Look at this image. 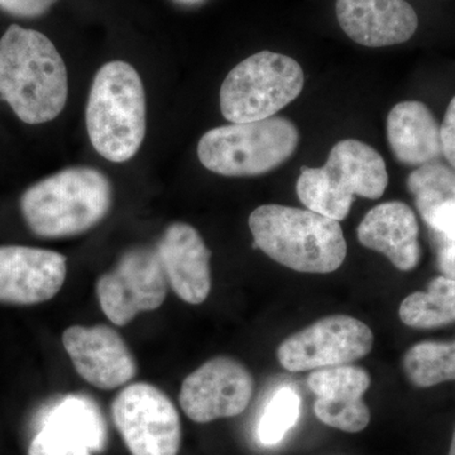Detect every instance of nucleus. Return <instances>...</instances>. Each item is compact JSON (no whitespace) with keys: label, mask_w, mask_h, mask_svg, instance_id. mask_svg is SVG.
<instances>
[{"label":"nucleus","mask_w":455,"mask_h":455,"mask_svg":"<svg viewBox=\"0 0 455 455\" xmlns=\"http://www.w3.org/2000/svg\"><path fill=\"white\" fill-rule=\"evenodd\" d=\"M113 421L132 455H178L181 421L178 409L151 383L127 386L114 398Z\"/></svg>","instance_id":"obj_8"},{"label":"nucleus","mask_w":455,"mask_h":455,"mask_svg":"<svg viewBox=\"0 0 455 455\" xmlns=\"http://www.w3.org/2000/svg\"><path fill=\"white\" fill-rule=\"evenodd\" d=\"M0 95L27 124H42L61 114L68 101V70L50 38L9 27L0 40Z\"/></svg>","instance_id":"obj_1"},{"label":"nucleus","mask_w":455,"mask_h":455,"mask_svg":"<svg viewBox=\"0 0 455 455\" xmlns=\"http://www.w3.org/2000/svg\"><path fill=\"white\" fill-rule=\"evenodd\" d=\"M335 13L350 40L372 49L403 44L419 26L415 9L405 0H337Z\"/></svg>","instance_id":"obj_15"},{"label":"nucleus","mask_w":455,"mask_h":455,"mask_svg":"<svg viewBox=\"0 0 455 455\" xmlns=\"http://www.w3.org/2000/svg\"><path fill=\"white\" fill-rule=\"evenodd\" d=\"M304 84L296 60L260 51L239 62L221 84V114L230 123L271 118L301 94Z\"/></svg>","instance_id":"obj_7"},{"label":"nucleus","mask_w":455,"mask_h":455,"mask_svg":"<svg viewBox=\"0 0 455 455\" xmlns=\"http://www.w3.org/2000/svg\"><path fill=\"white\" fill-rule=\"evenodd\" d=\"M254 391L252 373L230 357L209 359L184 379L180 405L190 420L199 424L235 418L250 405Z\"/></svg>","instance_id":"obj_11"},{"label":"nucleus","mask_w":455,"mask_h":455,"mask_svg":"<svg viewBox=\"0 0 455 455\" xmlns=\"http://www.w3.org/2000/svg\"><path fill=\"white\" fill-rule=\"evenodd\" d=\"M448 455H455V430L453 434V439H451V449H449Z\"/></svg>","instance_id":"obj_28"},{"label":"nucleus","mask_w":455,"mask_h":455,"mask_svg":"<svg viewBox=\"0 0 455 455\" xmlns=\"http://www.w3.org/2000/svg\"><path fill=\"white\" fill-rule=\"evenodd\" d=\"M90 142L108 161L127 163L146 136V94L136 68L110 61L99 68L86 106Z\"/></svg>","instance_id":"obj_4"},{"label":"nucleus","mask_w":455,"mask_h":455,"mask_svg":"<svg viewBox=\"0 0 455 455\" xmlns=\"http://www.w3.org/2000/svg\"><path fill=\"white\" fill-rule=\"evenodd\" d=\"M372 348L370 326L353 316L331 315L284 339L277 358L284 370L304 372L353 363Z\"/></svg>","instance_id":"obj_9"},{"label":"nucleus","mask_w":455,"mask_h":455,"mask_svg":"<svg viewBox=\"0 0 455 455\" xmlns=\"http://www.w3.org/2000/svg\"><path fill=\"white\" fill-rule=\"evenodd\" d=\"M113 188L101 171L68 167L32 185L20 199L27 226L41 238L83 235L109 214Z\"/></svg>","instance_id":"obj_3"},{"label":"nucleus","mask_w":455,"mask_h":455,"mask_svg":"<svg viewBox=\"0 0 455 455\" xmlns=\"http://www.w3.org/2000/svg\"><path fill=\"white\" fill-rule=\"evenodd\" d=\"M438 267L443 276L455 281V243H449L440 250Z\"/></svg>","instance_id":"obj_27"},{"label":"nucleus","mask_w":455,"mask_h":455,"mask_svg":"<svg viewBox=\"0 0 455 455\" xmlns=\"http://www.w3.org/2000/svg\"><path fill=\"white\" fill-rule=\"evenodd\" d=\"M386 130L392 154L400 164L420 167L443 155L439 123L421 101L396 104L388 114Z\"/></svg>","instance_id":"obj_17"},{"label":"nucleus","mask_w":455,"mask_h":455,"mask_svg":"<svg viewBox=\"0 0 455 455\" xmlns=\"http://www.w3.org/2000/svg\"><path fill=\"white\" fill-rule=\"evenodd\" d=\"M167 290L169 283L156 247L127 251L97 283L101 310L118 326L130 324L140 313L158 309L166 300Z\"/></svg>","instance_id":"obj_10"},{"label":"nucleus","mask_w":455,"mask_h":455,"mask_svg":"<svg viewBox=\"0 0 455 455\" xmlns=\"http://www.w3.org/2000/svg\"><path fill=\"white\" fill-rule=\"evenodd\" d=\"M300 414V397L292 388L278 390L269 401L259 421V436L265 445L280 443L298 421Z\"/></svg>","instance_id":"obj_23"},{"label":"nucleus","mask_w":455,"mask_h":455,"mask_svg":"<svg viewBox=\"0 0 455 455\" xmlns=\"http://www.w3.org/2000/svg\"><path fill=\"white\" fill-rule=\"evenodd\" d=\"M440 143L443 156L451 169L455 170V97L449 103L444 119L440 125Z\"/></svg>","instance_id":"obj_26"},{"label":"nucleus","mask_w":455,"mask_h":455,"mask_svg":"<svg viewBox=\"0 0 455 455\" xmlns=\"http://www.w3.org/2000/svg\"><path fill=\"white\" fill-rule=\"evenodd\" d=\"M407 379L419 388L455 381V340L421 341L403 355Z\"/></svg>","instance_id":"obj_22"},{"label":"nucleus","mask_w":455,"mask_h":455,"mask_svg":"<svg viewBox=\"0 0 455 455\" xmlns=\"http://www.w3.org/2000/svg\"><path fill=\"white\" fill-rule=\"evenodd\" d=\"M156 250L173 292L188 304H203L212 289V253L196 228L171 224Z\"/></svg>","instance_id":"obj_14"},{"label":"nucleus","mask_w":455,"mask_h":455,"mask_svg":"<svg viewBox=\"0 0 455 455\" xmlns=\"http://www.w3.org/2000/svg\"><path fill=\"white\" fill-rule=\"evenodd\" d=\"M68 259L64 254L25 245L0 247V302L42 304L64 286Z\"/></svg>","instance_id":"obj_13"},{"label":"nucleus","mask_w":455,"mask_h":455,"mask_svg":"<svg viewBox=\"0 0 455 455\" xmlns=\"http://www.w3.org/2000/svg\"><path fill=\"white\" fill-rule=\"evenodd\" d=\"M298 127L283 116L230 123L206 132L197 145L203 166L227 178H253L276 170L295 154Z\"/></svg>","instance_id":"obj_6"},{"label":"nucleus","mask_w":455,"mask_h":455,"mask_svg":"<svg viewBox=\"0 0 455 455\" xmlns=\"http://www.w3.org/2000/svg\"><path fill=\"white\" fill-rule=\"evenodd\" d=\"M387 185L382 156L361 140H343L331 148L324 166L302 167L296 193L309 211L341 221L355 196L377 200Z\"/></svg>","instance_id":"obj_5"},{"label":"nucleus","mask_w":455,"mask_h":455,"mask_svg":"<svg viewBox=\"0 0 455 455\" xmlns=\"http://www.w3.org/2000/svg\"><path fill=\"white\" fill-rule=\"evenodd\" d=\"M28 455H92V451L41 429L29 445Z\"/></svg>","instance_id":"obj_24"},{"label":"nucleus","mask_w":455,"mask_h":455,"mask_svg":"<svg viewBox=\"0 0 455 455\" xmlns=\"http://www.w3.org/2000/svg\"><path fill=\"white\" fill-rule=\"evenodd\" d=\"M406 187L425 223L455 243V170L438 161L424 164L410 173Z\"/></svg>","instance_id":"obj_18"},{"label":"nucleus","mask_w":455,"mask_h":455,"mask_svg":"<svg viewBox=\"0 0 455 455\" xmlns=\"http://www.w3.org/2000/svg\"><path fill=\"white\" fill-rule=\"evenodd\" d=\"M62 344L77 374L100 390L121 387L139 371L127 343L110 326H70Z\"/></svg>","instance_id":"obj_12"},{"label":"nucleus","mask_w":455,"mask_h":455,"mask_svg":"<svg viewBox=\"0 0 455 455\" xmlns=\"http://www.w3.org/2000/svg\"><path fill=\"white\" fill-rule=\"evenodd\" d=\"M56 2L57 0H0V9L12 16L35 18L46 13Z\"/></svg>","instance_id":"obj_25"},{"label":"nucleus","mask_w":455,"mask_h":455,"mask_svg":"<svg viewBox=\"0 0 455 455\" xmlns=\"http://www.w3.org/2000/svg\"><path fill=\"white\" fill-rule=\"evenodd\" d=\"M307 386L316 395V416L344 415L366 403L363 395L370 388L371 377L363 368L344 364L314 371Z\"/></svg>","instance_id":"obj_19"},{"label":"nucleus","mask_w":455,"mask_h":455,"mask_svg":"<svg viewBox=\"0 0 455 455\" xmlns=\"http://www.w3.org/2000/svg\"><path fill=\"white\" fill-rule=\"evenodd\" d=\"M357 235L359 243L387 257L400 271H412L420 263L418 220L405 203L374 206L359 224Z\"/></svg>","instance_id":"obj_16"},{"label":"nucleus","mask_w":455,"mask_h":455,"mask_svg":"<svg viewBox=\"0 0 455 455\" xmlns=\"http://www.w3.org/2000/svg\"><path fill=\"white\" fill-rule=\"evenodd\" d=\"M401 322L414 329H434L455 322V281L439 276L427 291L407 296L398 310Z\"/></svg>","instance_id":"obj_21"},{"label":"nucleus","mask_w":455,"mask_h":455,"mask_svg":"<svg viewBox=\"0 0 455 455\" xmlns=\"http://www.w3.org/2000/svg\"><path fill=\"white\" fill-rule=\"evenodd\" d=\"M42 429L92 451L106 445V424L97 406L85 397L65 398L47 416Z\"/></svg>","instance_id":"obj_20"},{"label":"nucleus","mask_w":455,"mask_h":455,"mask_svg":"<svg viewBox=\"0 0 455 455\" xmlns=\"http://www.w3.org/2000/svg\"><path fill=\"white\" fill-rule=\"evenodd\" d=\"M254 243L269 259L304 274H331L343 265L347 242L339 221L309 209L267 204L250 215Z\"/></svg>","instance_id":"obj_2"}]
</instances>
